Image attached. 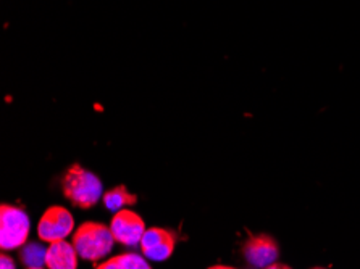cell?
Returning <instances> with one entry per match:
<instances>
[{"label":"cell","mask_w":360,"mask_h":269,"mask_svg":"<svg viewBox=\"0 0 360 269\" xmlns=\"http://www.w3.org/2000/svg\"><path fill=\"white\" fill-rule=\"evenodd\" d=\"M75 229L73 215L63 206H51L44 211L37 224V237L42 242L53 244L65 240Z\"/></svg>","instance_id":"cell-4"},{"label":"cell","mask_w":360,"mask_h":269,"mask_svg":"<svg viewBox=\"0 0 360 269\" xmlns=\"http://www.w3.org/2000/svg\"><path fill=\"white\" fill-rule=\"evenodd\" d=\"M110 230L115 242L124 247H136L141 244V239L147 229L143 218L138 213L124 208L122 211H117L115 216L112 218Z\"/></svg>","instance_id":"cell-5"},{"label":"cell","mask_w":360,"mask_h":269,"mask_svg":"<svg viewBox=\"0 0 360 269\" xmlns=\"http://www.w3.org/2000/svg\"><path fill=\"white\" fill-rule=\"evenodd\" d=\"M46 255L47 249H44L41 244L32 242L21 247L20 260L28 268H42V265H46Z\"/></svg>","instance_id":"cell-10"},{"label":"cell","mask_w":360,"mask_h":269,"mask_svg":"<svg viewBox=\"0 0 360 269\" xmlns=\"http://www.w3.org/2000/svg\"><path fill=\"white\" fill-rule=\"evenodd\" d=\"M30 218L25 210L12 205L0 208V247L2 250H16L26 244L30 235Z\"/></svg>","instance_id":"cell-3"},{"label":"cell","mask_w":360,"mask_h":269,"mask_svg":"<svg viewBox=\"0 0 360 269\" xmlns=\"http://www.w3.org/2000/svg\"><path fill=\"white\" fill-rule=\"evenodd\" d=\"M209 269H234V268H230V266H223V265H217V266H212Z\"/></svg>","instance_id":"cell-15"},{"label":"cell","mask_w":360,"mask_h":269,"mask_svg":"<svg viewBox=\"0 0 360 269\" xmlns=\"http://www.w3.org/2000/svg\"><path fill=\"white\" fill-rule=\"evenodd\" d=\"M176 245V234L170 229L150 228L147 229L141 239V251L152 261H165L172 256Z\"/></svg>","instance_id":"cell-6"},{"label":"cell","mask_w":360,"mask_h":269,"mask_svg":"<svg viewBox=\"0 0 360 269\" xmlns=\"http://www.w3.org/2000/svg\"><path fill=\"white\" fill-rule=\"evenodd\" d=\"M78 251L67 240L49 244L46 266L49 269H78Z\"/></svg>","instance_id":"cell-8"},{"label":"cell","mask_w":360,"mask_h":269,"mask_svg":"<svg viewBox=\"0 0 360 269\" xmlns=\"http://www.w3.org/2000/svg\"><path fill=\"white\" fill-rule=\"evenodd\" d=\"M314 269H323V268H314Z\"/></svg>","instance_id":"cell-17"},{"label":"cell","mask_w":360,"mask_h":269,"mask_svg":"<svg viewBox=\"0 0 360 269\" xmlns=\"http://www.w3.org/2000/svg\"><path fill=\"white\" fill-rule=\"evenodd\" d=\"M102 189V181L94 173L81 168L79 164H72L62 181L63 195L73 206L81 210L94 206L101 197H103Z\"/></svg>","instance_id":"cell-1"},{"label":"cell","mask_w":360,"mask_h":269,"mask_svg":"<svg viewBox=\"0 0 360 269\" xmlns=\"http://www.w3.org/2000/svg\"><path fill=\"white\" fill-rule=\"evenodd\" d=\"M115 244L110 226L87 221L75 230L73 245L79 258L86 261H101L110 254Z\"/></svg>","instance_id":"cell-2"},{"label":"cell","mask_w":360,"mask_h":269,"mask_svg":"<svg viewBox=\"0 0 360 269\" xmlns=\"http://www.w3.org/2000/svg\"><path fill=\"white\" fill-rule=\"evenodd\" d=\"M103 205H105L110 211H122L127 206L134 205L138 202V197L131 194L127 189V185H117L112 190H108L102 197Z\"/></svg>","instance_id":"cell-9"},{"label":"cell","mask_w":360,"mask_h":269,"mask_svg":"<svg viewBox=\"0 0 360 269\" xmlns=\"http://www.w3.org/2000/svg\"><path fill=\"white\" fill-rule=\"evenodd\" d=\"M115 258L123 269H152L149 263L144 260V255L141 256L138 254H123Z\"/></svg>","instance_id":"cell-11"},{"label":"cell","mask_w":360,"mask_h":269,"mask_svg":"<svg viewBox=\"0 0 360 269\" xmlns=\"http://www.w3.org/2000/svg\"><path fill=\"white\" fill-rule=\"evenodd\" d=\"M0 269H16L15 261L8 255L4 254L0 256Z\"/></svg>","instance_id":"cell-12"},{"label":"cell","mask_w":360,"mask_h":269,"mask_svg":"<svg viewBox=\"0 0 360 269\" xmlns=\"http://www.w3.org/2000/svg\"><path fill=\"white\" fill-rule=\"evenodd\" d=\"M96 269H101V268H99V266H97V268H96Z\"/></svg>","instance_id":"cell-18"},{"label":"cell","mask_w":360,"mask_h":269,"mask_svg":"<svg viewBox=\"0 0 360 269\" xmlns=\"http://www.w3.org/2000/svg\"><path fill=\"white\" fill-rule=\"evenodd\" d=\"M280 250L270 235H254L243 247V256L254 268H266L278 260Z\"/></svg>","instance_id":"cell-7"},{"label":"cell","mask_w":360,"mask_h":269,"mask_svg":"<svg viewBox=\"0 0 360 269\" xmlns=\"http://www.w3.org/2000/svg\"><path fill=\"white\" fill-rule=\"evenodd\" d=\"M264 269H291V268L286 266V265H280V263H274V265L266 266V268H264Z\"/></svg>","instance_id":"cell-14"},{"label":"cell","mask_w":360,"mask_h":269,"mask_svg":"<svg viewBox=\"0 0 360 269\" xmlns=\"http://www.w3.org/2000/svg\"><path fill=\"white\" fill-rule=\"evenodd\" d=\"M28 269H42V268H28Z\"/></svg>","instance_id":"cell-16"},{"label":"cell","mask_w":360,"mask_h":269,"mask_svg":"<svg viewBox=\"0 0 360 269\" xmlns=\"http://www.w3.org/2000/svg\"><path fill=\"white\" fill-rule=\"evenodd\" d=\"M99 268L101 269H123L122 265H120V263L117 261L115 256L110 258V260L105 261V263H102V265H99Z\"/></svg>","instance_id":"cell-13"}]
</instances>
